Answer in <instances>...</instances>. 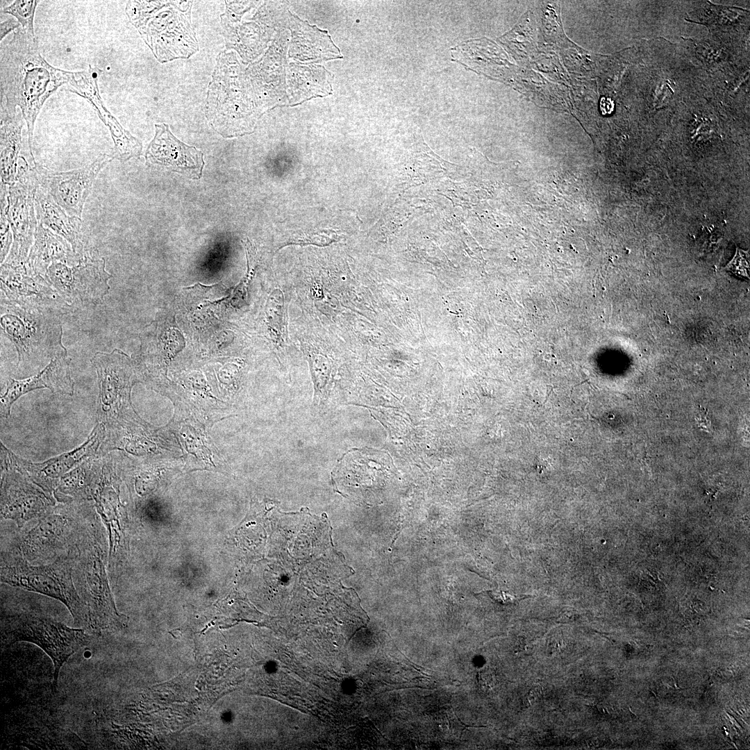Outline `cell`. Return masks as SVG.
<instances>
[{"label": "cell", "instance_id": "1", "mask_svg": "<svg viewBox=\"0 0 750 750\" xmlns=\"http://www.w3.org/2000/svg\"><path fill=\"white\" fill-rule=\"evenodd\" d=\"M0 53L1 103L10 110L19 107L27 124L32 154L35 119L45 101L68 83L72 72L49 64L40 54L35 35L22 27L1 42Z\"/></svg>", "mask_w": 750, "mask_h": 750}, {"label": "cell", "instance_id": "2", "mask_svg": "<svg viewBox=\"0 0 750 750\" xmlns=\"http://www.w3.org/2000/svg\"><path fill=\"white\" fill-rule=\"evenodd\" d=\"M58 314L39 308L22 307L1 300V331L17 352V366L40 367L67 353Z\"/></svg>", "mask_w": 750, "mask_h": 750}, {"label": "cell", "instance_id": "3", "mask_svg": "<svg viewBox=\"0 0 750 750\" xmlns=\"http://www.w3.org/2000/svg\"><path fill=\"white\" fill-rule=\"evenodd\" d=\"M160 1H128L126 12L144 40L161 62L178 58H188L198 48L190 25V9L185 13L168 9L159 12Z\"/></svg>", "mask_w": 750, "mask_h": 750}, {"label": "cell", "instance_id": "4", "mask_svg": "<svg viewBox=\"0 0 750 750\" xmlns=\"http://www.w3.org/2000/svg\"><path fill=\"white\" fill-rule=\"evenodd\" d=\"M1 636L3 643L7 646L25 641L40 647L53 661L55 689L61 667L88 641L82 629L69 628L51 619L31 615L10 619L3 626Z\"/></svg>", "mask_w": 750, "mask_h": 750}, {"label": "cell", "instance_id": "5", "mask_svg": "<svg viewBox=\"0 0 750 750\" xmlns=\"http://www.w3.org/2000/svg\"><path fill=\"white\" fill-rule=\"evenodd\" d=\"M112 275L97 249L85 253L73 265L54 262L47 269L46 279L71 308L91 307L100 303L108 294Z\"/></svg>", "mask_w": 750, "mask_h": 750}, {"label": "cell", "instance_id": "6", "mask_svg": "<svg viewBox=\"0 0 750 750\" xmlns=\"http://www.w3.org/2000/svg\"><path fill=\"white\" fill-rule=\"evenodd\" d=\"M39 184L37 169L30 168L22 158L18 160L15 181L9 187L5 210L14 241L2 264L12 267L28 265V254L37 228L34 199Z\"/></svg>", "mask_w": 750, "mask_h": 750}, {"label": "cell", "instance_id": "7", "mask_svg": "<svg viewBox=\"0 0 750 750\" xmlns=\"http://www.w3.org/2000/svg\"><path fill=\"white\" fill-rule=\"evenodd\" d=\"M1 573L3 582L58 599L68 608L76 624H88L87 610L74 587L69 568L65 564L56 562L36 567L19 560L4 567Z\"/></svg>", "mask_w": 750, "mask_h": 750}, {"label": "cell", "instance_id": "8", "mask_svg": "<svg viewBox=\"0 0 750 750\" xmlns=\"http://www.w3.org/2000/svg\"><path fill=\"white\" fill-rule=\"evenodd\" d=\"M91 362L99 388L97 419L109 426L119 416L121 405L128 398L135 383L132 361L127 354L115 349L110 353L97 352Z\"/></svg>", "mask_w": 750, "mask_h": 750}, {"label": "cell", "instance_id": "9", "mask_svg": "<svg viewBox=\"0 0 750 750\" xmlns=\"http://www.w3.org/2000/svg\"><path fill=\"white\" fill-rule=\"evenodd\" d=\"M1 290L4 297L22 307L51 311L60 315L72 308L62 299L45 277L33 273L26 266H1Z\"/></svg>", "mask_w": 750, "mask_h": 750}, {"label": "cell", "instance_id": "10", "mask_svg": "<svg viewBox=\"0 0 750 750\" xmlns=\"http://www.w3.org/2000/svg\"><path fill=\"white\" fill-rule=\"evenodd\" d=\"M103 154L92 164L69 172L49 173L37 169L42 188L71 217H81L83 205L101 169L113 159Z\"/></svg>", "mask_w": 750, "mask_h": 750}, {"label": "cell", "instance_id": "11", "mask_svg": "<svg viewBox=\"0 0 750 750\" xmlns=\"http://www.w3.org/2000/svg\"><path fill=\"white\" fill-rule=\"evenodd\" d=\"M98 78L97 70L90 65L87 70L72 72L67 83L69 90L87 99L108 128L115 144V158L126 162L139 156L142 152V143L126 131L106 108L99 94Z\"/></svg>", "mask_w": 750, "mask_h": 750}, {"label": "cell", "instance_id": "12", "mask_svg": "<svg viewBox=\"0 0 750 750\" xmlns=\"http://www.w3.org/2000/svg\"><path fill=\"white\" fill-rule=\"evenodd\" d=\"M106 437L104 424H97L87 440L79 447L40 463H33L17 457L1 445L5 462L15 469L25 472L35 482L51 488L53 480L62 477L81 461L97 453Z\"/></svg>", "mask_w": 750, "mask_h": 750}, {"label": "cell", "instance_id": "13", "mask_svg": "<svg viewBox=\"0 0 750 750\" xmlns=\"http://www.w3.org/2000/svg\"><path fill=\"white\" fill-rule=\"evenodd\" d=\"M155 128V136L145 153L147 163L162 166L191 179H199L205 165L203 153L178 140L167 124H156Z\"/></svg>", "mask_w": 750, "mask_h": 750}, {"label": "cell", "instance_id": "14", "mask_svg": "<svg viewBox=\"0 0 750 750\" xmlns=\"http://www.w3.org/2000/svg\"><path fill=\"white\" fill-rule=\"evenodd\" d=\"M48 388L53 392L72 395L74 382L71 377L67 353L54 358L38 374L25 379L9 378L6 391L1 397V411L10 415L12 404L21 396L35 389Z\"/></svg>", "mask_w": 750, "mask_h": 750}, {"label": "cell", "instance_id": "15", "mask_svg": "<svg viewBox=\"0 0 750 750\" xmlns=\"http://www.w3.org/2000/svg\"><path fill=\"white\" fill-rule=\"evenodd\" d=\"M35 201L40 223L69 242L75 254L81 256L92 249L88 247V239L81 231L82 222L78 217L67 215L44 188H38Z\"/></svg>", "mask_w": 750, "mask_h": 750}, {"label": "cell", "instance_id": "16", "mask_svg": "<svg viewBox=\"0 0 750 750\" xmlns=\"http://www.w3.org/2000/svg\"><path fill=\"white\" fill-rule=\"evenodd\" d=\"M81 256L74 253L63 238L53 233L39 223L35 231L34 243L31 248L27 264L33 273L45 277L51 263L60 262L73 265L79 261Z\"/></svg>", "mask_w": 750, "mask_h": 750}, {"label": "cell", "instance_id": "17", "mask_svg": "<svg viewBox=\"0 0 750 750\" xmlns=\"http://www.w3.org/2000/svg\"><path fill=\"white\" fill-rule=\"evenodd\" d=\"M24 117L20 110H10L1 103V186L11 185L17 176L22 144Z\"/></svg>", "mask_w": 750, "mask_h": 750}, {"label": "cell", "instance_id": "18", "mask_svg": "<svg viewBox=\"0 0 750 750\" xmlns=\"http://www.w3.org/2000/svg\"><path fill=\"white\" fill-rule=\"evenodd\" d=\"M45 502L42 494L32 488H14L8 492L3 515L22 524L40 513L45 508Z\"/></svg>", "mask_w": 750, "mask_h": 750}, {"label": "cell", "instance_id": "19", "mask_svg": "<svg viewBox=\"0 0 750 750\" xmlns=\"http://www.w3.org/2000/svg\"><path fill=\"white\" fill-rule=\"evenodd\" d=\"M265 312L276 341L284 343L288 338V319L284 296L280 290H274L268 297Z\"/></svg>", "mask_w": 750, "mask_h": 750}, {"label": "cell", "instance_id": "20", "mask_svg": "<svg viewBox=\"0 0 750 750\" xmlns=\"http://www.w3.org/2000/svg\"><path fill=\"white\" fill-rule=\"evenodd\" d=\"M40 2V1L33 0L15 1L10 5L5 7L3 12L14 16L24 30L33 35H35L33 28V19L36 6Z\"/></svg>", "mask_w": 750, "mask_h": 750}, {"label": "cell", "instance_id": "21", "mask_svg": "<svg viewBox=\"0 0 750 750\" xmlns=\"http://www.w3.org/2000/svg\"><path fill=\"white\" fill-rule=\"evenodd\" d=\"M309 360L316 393L322 395L331 378L332 363L328 357L319 353H312Z\"/></svg>", "mask_w": 750, "mask_h": 750}, {"label": "cell", "instance_id": "22", "mask_svg": "<svg viewBox=\"0 0 750 750\" xmlns=\"http://www.w3.org/2000/svg\"><path fill=\"white\" fill-rule=\"evenodd\" d=\"M88 465L83 463L69 473L61 477L58 490L63 494H72L80 490L86 483V477L89 476Z\"/></svg>", "mask_w": 750, "mask_h": 750}, {"label": "cell", "instance_id": "23", "mask_svg": "<svg viewBox=\"0 0 750 750\" xmlns=\"http://www.w3.org/2000/svg\"><path fill=\"white\" fill-rule=\"evenodd\" d=\"M724 269L738 276L749 279V251H745L737 247L735 256L725 266Z\"/></svg>", "mask_w": 750, "mask_h": 750}, {"label": "cell", "instance_id": "24", "mask_svg": "<svg viewBox=\"0 0 750 750\" xmlns=\"http://www.w3.org/2000/svg\"><path fill=\"white\" fill-rule=\"evenodd\" d=\"M1 263L2 264L7 258L6 256L12 240L9 231L10 224L6 216L4 208L1 209Z\"/></svg>", "mask_w": 750, "mask_h": 750}, {"label": "cell", "instance_id": "25", "mask_svg": "<svg viewBox=\"0 0 750 750\" xmlns=\"http://www.w3.org/2000/svg\"><path fill=\"white\" fill-rule=\"evenodd\" d=\"M20 24L18 21L10 19L1 23L0 28V40L4 38V37L11 31L17 30L19 28Z\"/></svg>", "mask_w": 750, "mask_h": 750}, {"label": "cell", "instance_id": "26", "mask_svg": "<svg viewBox=\"0 0 750 750\" xmlns=\"http://www.w3.org/2000/svg\"><path fill=\"white\" fill-rule=\"evenodd\" d=\"M541 689L538 687H533L529 692L524 697V703L526 706H531L536 702L541 697Z\"/></svg>", "mask_w": 750, "mask_h": 750}, {"label": "cell", "instance_id": "27", "mask_svg": "<svg viewBox=\"0 0 750 750\" xmlns=\"http://www.w3.org/2000/svg\"><path fill=\"white\" fill-rule=\"evenodd\" d=\"M696 419L698 422V426L699 427H702L704 430H709L710 421L709 419H708L707 417V412H703L701 411L698 415V417L696 418Z\"/></svg>", "mask_w": 750, "mask_h": 750}]
</instances>
